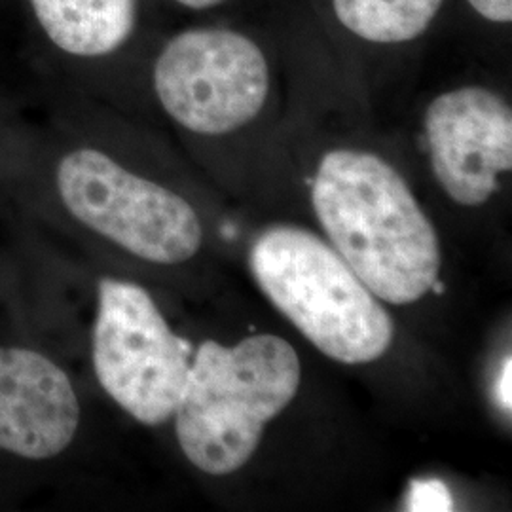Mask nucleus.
Listing matches in <instances>:
<instances>
[{"label": "nucleus", "mask_w": 512, "mask_h": 512, "mask_svg": "<svg viewBox=\"0 0 512 512\" xmlns=\"http://www.w3.org/2000/svg\"><path fill=\"white\" fill-rule=\"evenodd\" d=\"M311 202L330 245L374 296L406 306L431 293L442 266L439 236L393 165L370 152L332 150Z\"/></svg>", "instance_id": "1"}, {"label": "nucleus", "mask_w": 512, "mask_h": 512, "mask_svg": "<svg viewBox=\"0 0 512 512\" xmlns=\"http://www.w3.org/2000/svg\"><path fill=\"white\" fill-rule=\"evenodd\" d=\"M300 378L296 351L274 334L234 348L203 342L173 416L186 459L207 475L236 473L253 458L268 421L293 403Z\"/></svg>", "instance_id": "2"}, {"label": "nucleus", "mask_w": 512, "mask_h": 512, "mask_svg": "<svg viewBox=\"0 0 512 512\" xmlns=\"http://www.w3.org/2000/svg\"><path fill=\"white\" fill-rule=\"evenodd\" d=\"M249 264L262 293L323 355L366 365L391 348L395 325L378 296L310 230L266 228L251 247Z\"/></svg>", "instance_id": "3"}, {"label": "nucleus", "mask_w": 512, "mask_h": 512, "mask_svg": "<svg viewBox=\"0 0 512 512\" xmlns=\"http://www.w3.org/2000/svg\"><path fill=\"white\" fill-rule=\"evenodd\" d=\"M55 184L74 219L137 258L181 264L202 247V224L190 203L101 150L78 148L63 156Z\"/></svg>", "instance_id": "4"}, {"label": "nucleus", "mask_w": 512, "mask_h": 512, "mask_svg": "<svg viewBox=\"0 0 512 512\" xmlns=\"http://www.w3.org/2000/svg\"><path fill=\"white\" fill-rule=\"evenodd\" d=\"M92 359L105 393L133 420L156 427L175 416L190 372L188 344L141 285L99 281Z\"/></svg>", "instance_id": "5"}, {"label": "nucleus", "mask_w": 512, "mask_h": 512, "mask_svg": "<svg viewBox=\"0 0 512 512\" xmlns=\"http://www.w3.org/2000/svg\"><path fill=\"white\" fill-rule=\"evenodd\" d=\"M165 112L200 135H224L253 122L270 92V69L251 38L194 29L171 38L154 63Z\"/></svg>", "instance_id": "6"}, {"label": "nucleus", "mask_w": 512, "mask_h": 512, "mask_svg": "<svg viewBox=\"0 0 512 512\" xmlns=\"http://www.w3.org/2000/svg\"><path fill=\"white\" fill-rule=\"evenodd\" d=\"M433 173L465 207L488 202L512 167V110L503 97L469 86L439 95L425 112Z\"/></svg>", "instance_id": "7"}, {"label": "nucleus", "mask_w": 512, "mask_h": 512, "mask_svg": "<svg viewBox=\"0 0 512 512\" xmlns=\"http://www.w3.org/2000/svg\"><path fill=\"white\" fill-rule=\"evenodd\" d=\"M80 425L69 374L37 349L0 346V450L46 461L63 454Z\"/></svg>", "instance_id": "8"}, {"label": "nucleus", "mask_w": 512, "mask_h": 512, "mask_svg": "<svg viewBox=\"0 0 512 512\" xmlns=\"http://www.w3.org/2000/svg\"><path fill=\"white\" fill-rule=\"evenodd\" d=\"M40 29L65 54L103 57L133 35L137 0H29Z\"/></svg>", "instance_id": "9"}, {"label": "nucleus", "mask_w": 512, "mask_h": 512, "mask_svg": "<svg viewBox=\"0 0 512 512\" xmlns=\"http://www.w3.org/2000/svg\"><path fill=\"white\" fill-rule=\"evenodd\" d=\"M338 21L368 42L403 44L423 35L442 0H332Z\"/></svg>", "instance_id": "10"}, {"label": "nucleus", "mask_w": 512, "mask_h": 512, "mask_svg": "<svg viewBox=\"0 0 512 512\" xmlns=\"http://www.w3.org/2000/svg\"><path fill=\"white\" fill-rule=\"evenodd\" d=\"M478 16L494 23H511L512 0H469Z\"/></svg>", "instance_id": "11"}, {"label": "nucleus", "mask_w": 512, "mask_h": 512, "mask_svg": "<svg viewBox=\"0 0 512 512\" xmlns=\"http://www.w3.org/2000/svg\"><path fill=\"white\" fill-rule=\"evenodd\" d=\"M499 399L503 406H507V410H511V359H507V366L499 382Z\"/></svg>", "instance_id": "12"}, {"label": "nucleus", "mask_w": 512, "mask_h": 512, "mask_svg": "<svg viewBox=\"0 0 512 512\" xmlns=\"http://www.w3.org/2000/svg\"><path fill=\"white\" fill-rule=\"evenodd\" d=\"M175 2L183 4L190 10H207V8L219 6L220 2H224V0H175Z\"/></svg>", "instance_id": "13"}]
</instances>
